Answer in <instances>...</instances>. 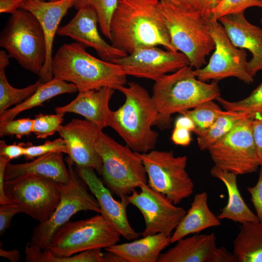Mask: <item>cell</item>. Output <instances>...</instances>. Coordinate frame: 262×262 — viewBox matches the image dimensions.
I'll return each mask as SVG.
<instances>
[{
	"mask_svg": "<svg viewBox=\"0 0 262 262\" xmlns=\"http://www.w3.org/2000/svg\"><path fill=\"white\" fill-rule=\"evenodd\" d=\"M121 234L101 214L68 221L52 236L47 249L26 245L27 262H86L85 250L106 248L116 244Z\"/></svg>",
	"mask_w": 262,
	"mask_h": 262,
	"instance_id": "6da1fadb",
	"label": "cell"
},
{
	"mask_svg": "<svg viewBox=\"0 0 262 262\" xmlns=\"http://www.w3.org/2000/svg\"><path fill=\"white\" fill-rule=\"evenodd\" d=\"M159 3V0H119L110 23L112 45L128 54L157 46L178 51L171 44Z\"/></svg>",
	"mask_w": 262,
	"mask_h": 262,
	"instance_id": "7a4b0ae2",
	"label": "cell"
},
{
	"mask_svg": "<svg viewBox=\"0 0 262 262\" xmlns=\"http://www.w3.org/2000/svg\"><path fill=\"white\" fill-rule=\"evenodd\" d=\"M53 78L72 83L78 92L109 87L117 90L127 82L118 64L98 59L77 42L65 43L53 56Z\"/></svg>",
	"mask_w": 262,
	"mask_h": 262,
	"instance_id": "3957f363",
	"label": "cell"
},
{
	"mask_svg": "<svg viewBox=\"0 0 262 262\" xmlns=\"http://www.w3.org/2000/svg\"><path fill=\"white\" fill-rule=\"evenodd\" d=\"M152 91V98L158 112L154 125L161 130L171 127L173 114L220 97L217 81L207 83L198 80L190 66L162 76L155 81Z\"/></svg>",
	"mask_w": 262,
	"mask_h": 262,
	"instance_id": "277c9868",
	"label": "cell"
},
{
	"mask_svg": "<svg viewBox=\"0 0 262 262\" xmlns=\"http://www.w3.org/2000/svg\"><path fill=\"white\" fill-rule=\"evenodd\" d=\"M118 91L125 97L124 103L112 111L109 127L133 151L147 153L155 147L159 134L153 130L158 112L152 96L138 83L132 82Z\"/></svg>",
	"mask_w": 262,
	"mask_h": 262,
	"instance_id": "5b68a950",
	"label": "cell"
},
{
	"mask_svg": "<svg viewBox=\"0 0 262 262\" xmlns=\"http://www.w3.org/2000/svg\"><path fill=\"white\" fill-rule=\"evenodd\" d=\"M159 7L171 44L188 58L196 69L206 65V57L215 49L208 20L186 11L168 0H159Z\"/></svg>",
	"mask_w": 262,
	"mask_h": 262,
	"instance_id": "8992f818",
	"label": "cell"
},
{
	"mask_svg": "<svg viewBox=\"0 0 262 262\" xmlns=\"http://www.w3.org/2000/svg\"><path fill=\"white\" fill-rule=\"evenodd\" d=\"M0 46L24 69L40 75L46 60L47 47L39 21L20 8L11 15L0 34Z\"/></svg>",
	"mask_w": 262,
	"mask_h": 262,
	"instance_id": "52a82bcc",
	"label": "cell"
},
{
	"mask_svg": "<svg viewBox=\"0 0 262 262\" xmlns=\"http://www.w3.org/2000/svg\"><path fill=\"white\" fill-rule=\"evenodd\" d=\"M96 149L102 163L101 175L106 186L120 198L147 184V176L137 152L102 131Z\"/></svg>",
	"mask_w": 262,
	"mask_h": 262,
	"instance_id": "ba28073f",
	"label": "cell"
},
{
	"mask_svg": "<svg viewBox=\"0 0 262 262\" xmlns=\"http://www.w3.org/2000/svg\"><path fill=\"white\" fill-rule=\"evenodd\" d=\"M145 166L147 184L177 205L194 192V183L186 171L187 157L174 152L152 150L137 152Z\"/></svg>",
	"mask_w": 262,
	"mask_h": 262,
	"instance_id": "9c48e42d",
	"label": "cell"
},
{
	"mask_svg": "<svg viewBox=\"0 0 262 262\" xmlns=\"http://www.w3.org/2000/svg\"><path fill=\"white\" fill-rule=\"evenodd\" d=\"M67 162L70 179L67 183H60L59 202L51 216L47 221L39 223L33 231L31 243L42 249L48 248L55 232L79 212H101L96 197L88 192L86 184L74 171L73 163L69 159Z\"/></svg>",
	"mask_w": 262,
	"mask_h": 262,
	"instance_id": "30bf717a",
	"label": "cell"
},
{
	"mask_svg": "<svg viewBox=\"0 0 262 262\" xmlns=\"http://www.w3.org/2000/svg\"><path fill=\"white\" fill-rule=\"evenodd\" d=\"M5 194L21 213L42 223L52 215L60 200V183L51 179L30 175L5 180Z\"/></svg>",
	"mask_w": 262,
	"mask_h": 262,
	"instance_id": "8fae6325",
	"label": "cell"
},
{
	"mask_svg": "<svg viewBox=\"0 0 262 262\" xmlns=\"http://www.w3.org/2000/svg\"><path fill=\"white\" fill-rule=\"evenodd\" d=\"M252 118L238 124L209 151L214 165L236 176L253 173L260 166L252 133Z\"/></svg>",
	"mask_w": 262,
	"mask_h": 262,
	"instance_id": "7c38bea8",
	"label": "cell"
},
{
	"mask_svg": "<svg viewBox=\"0 0 262 262\" xmlns=\"http://www.w3.org/2000/svg\"><path fill=\"white\" fill-rule=\"evenodd\" d=\"M208 25L215 44L214 51L206 66L194 69L196 77L204 82L232 77L247 84L253 82V77L248 70L246 49L234 46L218 20L210 18Z\"/></svg>",
	"mask_w": 262,
	"mask_h": 262,
	"instance_id": "4fadbf2b",
	"label": "cell"
},
{
	"mask_svg": "<svg viewBox=\"0 0 262 262\" xmlns=\"http://www.w3.org/2000/svg\"><path fill=\"white\" fill-rule=\"evenodd\" d=\"M140 188V192L134 190L127 196V198L144 217L145 228L141 235L162 233L171 236L185 215V210L177 206L166 196L154 190L148 184L141 185Z\"/></svg>",
	"mask_w": 262,
	"mask_h": 262,
	"instance_id": "5bb4252c",
	"label": "cell"
},
{
	"mask_svg": "<svg viewBox=\"0 0 262 262\" xmlns=\"http://www.w3.org/2000/svg\"><path fill=\"white\" fill-rule=\"evenodd\" d=\"M113 63L119 65L127 76L154 81L190 65L188 58L182 52L164 50L157 47L137 49Z\"/></svg>",
	"mask_w": 262,
	"mask_h": 262,
	"instance_id": "9a60e30c",
	"label": "cell"
},
{
	"mask_svg": "<svg viewBox=\"0 0 262 262\" xmlns=\"http://www.w3.org/2000/svg\"><path fill=\"white\" fill-rule=\"evenodd\" d=\"M102 131L86 119H72L58 133L66 143L70 160L77 166L92 168L101 175L102 163L96 145Z\"/></svg>",
	"mask_w": 262,
	"mask_h": 262,
	"instance_id": "2e32d148",
	"label": "cell"
},
{
	"mask_svg": "<svg viewBox=\"0 0 262 262\" xmlns=\"http://www.w3.org/2000/svg\"><path fill=\"white\" fill-rule=\"evenodd\" d=\"M95 11L86 6L80 8L73 18L59 27L57 34L69 37L84 48L94 49L101 59L113 63L128 55L125 51L107 43L100 35Z\"/></svg>",
	"mask_w": 262,
	"mask_h": 262,
	"instance_id": "e0dca14e",
	"label": "cell"
},
{
	"mask_svg": "<svg viewBox=\"0 0 262 262\" xmlns=\"http://www.w3.org/2000/svg\"><path fill=\"white\" fill-rule=\"evenodd\" d=\"M79 177L86 184L99 205L100 213L110 222L124 238L129 241L138 239L141 233L131 226L127 214L130 204L127 196L115 200L112 192L105 186L92 168L77 166Z\"/></svg>",
	"mask_w": 262,
	"mask_h": 262,
	"instance_id": "ac0fdd59",
	"label": "cell"
},
{
	"mask_svg": "<svg viewBox=\"0 0 262 262\" xmlns=\"http://www.w3.org/2000/svg\"><path fill=\"white\" fill-rule=\"evenodd\" d=\"M76 0L43 1L26 0L21 8L33 14L42 28L47 47L46 60L39 75L42 82H48L53 78L51 71V62L53 42L59 25L67 13L74 7Z\"/></svg>",
	"mask_w": 262,
	"mask_h": 262,
	"instance_id": "d6986e66",
	"label": "cell"
},
{
	"mask_svg": "<svg viewBox=\"0 0 262 262\" xmlns=\"http://www.w3.org/2000/svg\"><path fill=\"white\" fill-rule=\"evenodd\" d=\"M244 13L227 15L218 20L234 46L247 49L251 53L252 58L247 62V67L249 73L254 77L262 70V29L247 20Z\"/></svg>",
	"mask_w": 262,
	"mask_h": 262,
	"instance_id": "ffe728a7",
	"label": "cell"
},
{
	"mask_svg": "<svg viewBox=\"0 0 262 262\" xmlns=\"http://www.w3.org/2000/svg\"><path fill=\"white\" fill-rule=\"evenodd\" d=\"M115 90L103 87L80 92L69 103L56 107V113H71L82 115L99 129L109 126L111 111L109 103Z\"/></svg>",
	"mask_w": 262,
	"mask_h": 262,
	"instance_id": "44dd1931",
	"label": "cell"
},
{
	"mask_svg": "<svg viewBox=\"0 0 262 262\" xmlns=\"http://www.w3.org/2000/svg\"><path fill=\"white\" fill-rule=\"evenodd\" d=\"M34 175L51 179L61 184L67 183L70 179L62 152L48 153L22 164L8 163L5 170V180L20 177Z\"/></svg>",
	"mask_w": 262,
	"mask_h": 262,
	"instance_id": "7402d4cb",
	"label": "cell"
},
{
	"mask_svg": "<svg viewBox=\"0 0 262 262\" xmlns=\"http://www.w3.org/2000/svg\"><path fill=\"white\" fill-rule=\"evenodd\" d=\"M214 233L195 234L178 240L176 245L161 253L158 262H210L216 247Z\"/></svg>",
	"mask_w": 262,
	"mask_h": 262,
	"instance_id": "603a6c76",
	"label": "cell"
},
{
	"mask_svg": "<svg viewBox=\"0 0 262 262\" xmlns=\"http://www.w3.org/2000/svg\"><path fill=\"white\" fill-rule=\"evenodd\" d=\"M171 236L162 233L105 248L121 257L125 262H156L162 251L171 243Z\"/></svg>",
	"mask_w": 262,
	"mask_h": 262,
	"instance_id": "cb8c5ba5",
	"label": "cell"
},
{
	"mask_svg": "<svg viewBox=\"0 0 262 262\" xmlns=\"http://www.w3.org/2000/svg\"><path fill=\"white\" fill-rule=\"evenodd\" d=\"M220 220L210 210L206 192L197 194L191 207L170 237L171 243L189 234L198 233L208 228L218 227Z\"/></svg>",
	"mask_w": 262,
	"mask_h": 262,
	"instance_id": "d4e9b609",
	"label": "cell"
},
{
	"mask_svg": "<svg viewBox=\"0 0 262 262\" xmlns=\"http://www.w3.org/2000/svg\"><path fill=\"white\" fill-rule=\"evenodd\" d=\"M210 173L213 177L223 182L228 194L227 204L217 216L220 220L227 219L241 224L259 221L256 214L248 208L241 196L236 175L215 165L211 169Z\"/></svg>",
	"mask_w": 262,
	"mask_h": 262,
	"instance_id": "484cf974",
	"label": "cell"
},
{
	"mask_svg": "<svg viewBox=\"0 0 262 262\" xmlns=\"http://www.w3.org/2000/svg\"><path fill=\"white\" fill-rule=\"evenodd\" d=\"M77 91V87L74 84L53 78L48 82L42 83L35 92L23 101L0 115V123L14 119L20 113L41 106L45 101L57 96Z\"/></svg>",
	"mask_w": 262,
	"mask_h": 262,
	"instance_id": "4316f807",
	"label": "cell"
},
{
	"mask_svg": "<svg viewBox=\"0 0 262 262\" xmlns=\"http://www.w3.org/2000/svg\"><path fill=\"white\" fill-rule=\"evenodd\" d=\"M233 253L238 262H262V222L241 224L233 242Z\"/></svg>",
	"mask_w": 262,
	"mask_h": 262,
	"instance_id": "83f0119b",
	"label": "cell"
},
{
	"mask_svg": "<svg viewBox=\"0 0 262 262\" xmlns=\"http://www.w3.org/2000/svg\"><path fill=\"white\" fill-rule=\"evenodd\" d=\"M9 57L5 50L0 51V115L31 96L43 82L39 79L34 83L23 88L13 87L8 82L5 69L9 65Z\"/></svg>",
	"mask_w": 262,
	"mask_h": 262,
	"instance_id": "f1b7e54d",
	"label": "cell"
},
{
	"mask_svg": "<svg viewBox=\"0 0 262 262\" xmlns=\"http://www.w3.org/2000/svg\"><path fill=\"white\" fill-rule=\"evenodd\" d=\"M250 118L246 113L231 110L222 111L212 126L197 136V145L201 150L209 147L222 139L243 119Z\"/></svg>",
	"mask_w": 262,
	"mask_h": 262,
	"instance_id": "f546056e",
	"label": "cell"
},
{
	"mask_svg": "<svg viewBox=\"0 0 262 262\" xmlns=\"http://www.w3.org/2000/svg\"><path fill=\"white\" fill-rule=\"evenodd\" d=\"M222 111L213 100H209L198 104L192 110H186L180 114L192 120L195 126L194 132L199 136L212 126Z\"/></svg>",
	"mask_w": 262,
	"mask_h": 262,
	"instance_id": "4dcf8cb0",
	"label": "cell"
},
{
	"mask_svg": "<svg viewBox=\"0 0 262 262\" xmlns=\"http://www.w3.org/2000/svg\"><path fill=\"white\" fill-rule=\"evenodd\" d=\"M119 0H76L74 7L77 10L83 6L92 7L96 12L98 24L102 34L110 39V23Z\"/></svg>",
	"mask_w": 262,
	"mask_h": 262,
	"instance_id": "1f68e13d",
	"label": "cell"
},
{
	"mask_svg": "<svg viewBox=\"0 0 262 262\" xmlns=\"http://www.w3.org/2000/svg\"><path fill=\"white\" fill-rule=\"evenodd\" d=\"M216 100L226 110L246 113L250 118L262 115V83L246 98L237 101H229L220 97Z\"/></svg>",
	"mask_w": 262,
	"mask_h": 262,
	"instance_id": "d6a6232c",
	"label": "cell"
},
{
	"mask_svg": "<svg viewBox=\"0 0 262 262\" xmlns=\"http://www.w3.org/2000/svg\"><path fill=\"white\" fill-rule=\"evenodd\" d=\"M65 113L53 115L39 114L33 119V133L38 139H46L58 132L64 120Z\"/></svg>",
	"mask_w": 262,
	"mask_h": 262,
	"instance_id": "836d02e7",
	"label": "cell"
},
{
	"mask_svg": "<svg viewBox=\"0 0 262 262\" xmlns=\"http://www.w3.org/2000/svg\"><path fill=\"white\" fill-rule=\"evenodd\" d=\"M251 7L262 8V0H217L211 18L218 20L227 15L244 12Z\"/></svg>",
	"mask_w": 262,
	"mask_h": 262,
	"instance_id": "e575fe53",
	"label": "cell"
},
{
	"mask_svg": "<svg viewBox=\"0 0 262 262\" xmlns=\"http://www.w3.org/2000/svg\"><path fill=\"white\" fill-rule=\"evenodd\" d=\"M183 9L205 19L211 18L217 0H168Z\"/></svg>",
	"mask_w": 262,
	"mask_h": 262,
	"instance_id": "d590c367",
	"label": "cell"
},
{
	"mask_svg": "<svg viewBox=\"0 0 262 262\" xmlns=\"http://www.w3.org/2000/svg\"><path fill=\"white\" fill-rule=\"evenodd\" d=\"M52 152H62L67 154V149L65 141L61 137L53 141H46L44 144L33 146L28 144L25 147L24 156L26 160H33L35 158Z\"/></svg>",
	"mask_w": 262,
	"mask_h": 262,
	"instance_id": "8d00e7d4",
	"label": "cell"
},
{
	"mask_svg": "<svg viewBox=\"0 0 262 262\" xmlns=\"http://www.w3.org/2000/svg\"><path fill=\"white\" fill-rule=\"evenodd\" d=\"M33 119H15L0 123V136L15 135L18 139L33 132Z\"/></svg>",
	"mask_w": 262,
	"mask_h": 262,
	"instance_id": "74e56055",
	"label": "cell"
},
{
	"mask_svg": "<svg viewBox=\"0 0 262 262\" xmlns=\"http://www.w3.org/2000/svg\"><path fill=\"white\" fill-rule=\"evenodd\" d=\"M21 213L19 208L14 204H0V235L1 236L10 227L15 215Z\"/></svg>",
	"mask_w": 262,
	"mask_h": 262,
	"instance_id": "f35d334b",
	"label": "cell"
},
{
	"mask_svg": "<svg viewBox=\"0 0 262 262\" xmlns=\"http://www.w3.org/2000/svg\"><path fill=\"white\" fill-rule=\"evenodd\" d=\"M247 190L251 196V201L255 209L259 221L262 222V168H261L257 183L248 187Z\"/></svg>",
	"mask_w": 262,
	"mask_h": 262,
	"instance_id": "ab89813d",
	"label": "cell"
},
{
	"mask_svg": "<svg viewBox=\"0 0 262 262\" xmlns=\"http://www.w3.org/2000/svg\"><path fill=\"white\" fill-rule=\"evenodd\" d=\"M252 128L259 165L262 168V115L252 118Z\"/></svg>",
	"mask_w": 262,
	"mask_h": 262,
	"instance_id": "60d3db41",
	"label": "cell"
},
{
	"mask_svg": "<svg viewBox=\"0 0 262 262\" xmlns=\"http://www.w3.org/2000/svg\"><path fill=\"white\" fill-rule=\"evenodd\" d=\"M24 143L16 144V143L12 145H7L3 140L0 141V155L2 156L11 161L24 156L26 146L28 145Z\"/></svg>",
	"mask_w": 262,
	"mask_h": 262,
	"instance_id": "b9f144b4",
	"label": "cell"
},
{
	"mask_svg": "<svg viewBox=\"0 0 262 262\" xmlns=\"http://www.w3.org/2000/svg\"><path fill=\"white\" fill-rule=\"evenodd\" d=\"M190 132L185 129L175 127L171 136V140L177 145L187 146L192 141Z\"/></svg>",
	"mask_w": 262,
	"mask_h": 262,
	"instance_id": "7bdbcfd3",
	"label": "cell"
},
{
	"mask_svg": "<svg viewBox=\"0 0 262 262\" xmlns=\"http://www.w3.org/2000/svg\"><path fill=\"white\" fill-rule=\"evenodd\" d=\"M210 262H238L232 253L229 252L225 247L217 246L214 249Z\"/></svg>",
	"mask_w": 262,
	"mask_h": 262,
	"instance_id": "ee69618b",
	"label": "cell"
},
{
	"mask_svg": "<svg viewBox=\"0 0 262 262\" xmlns=\"http://www.w3.org/2000/svg\"><path fill=\"white\" fill-rule=\"evenodd\" d=\"M10 161L5 157L0 155V204L10 202L4 191L5 170L7 163Z\"/></svg>",
	"mask_w": 262,
	"mask_h": 262,
	"instance_id": "f6af8a7d",
	"label": "cell"
},
{
	"mask_svg": "<svg viewBox=\"0 0 262 262\" xmlns=\"http://www.w3.org/2000/svg\"><path fill=\"white\" fill-rule=\"evenodd\" d=\"M26 0H0V13L14 14Z\"/></svg>",
	"mask_w": 262,
	"mask_h": 262,
	"instance_id": "bcb514c9",
	"label": "cell"
},
{
	"mask_svg": "<svg viewBox=\"0 0 262 262\" xmlns=\"http://www.w3.org/2000/svg\"><path fill=\"white\" fill-rule=\"evenodd\" d=\"M175 127L184 128L191 132H194L195 128L192 120L189 117L183 115L176 119L175 122Z\"/></svg>",
	"mask_w": 262,
	"mask_h": 262,
	"instance_id": "7dc6e473",
	"label": "cell"
},
{
	"mask_svg": "<svg viewBox=\"0 0 262 262\" xmlns=\"http://www.w3.org/2000/svg\"><path fill=\"white\" fill-rule=\"evenodd\" d=\"M0 256L6 258L12 262H18L21 256L19 251L16 249L6 250L0 247Z\"/></svg>",
	"mask_w": 262,
	"mask_h": 262,
	"instance_id": "c3c4849f",
	"label": "cell"
},
{
	"mask_svg": "<svg viewBox=\"0 0 262 262\" xmlns=\"http://www.w3.org/2000/svg\"><path fill=\"white\" fill-rule=\"evenodd\" d=\"M43 0V1H55L57 0Z\"/></svg>",
	"mask_w": 262,
	"mask_h": 262,
	"instance_id": "681fc988",
	"label": "cell"
},
{
	"mask_svg": "<svg viewBox=\"0 0 262 262\" xmlns=\"http://www.w3.org/2000/svg\"><path fill=\"white\" fill-rule=\"evenodd\" d=\"M260 22H261V24L262 25V17L260 19Z\"/></svg>",
	"mask_w": 262,
	"mask_h": 262,
	"instance_id": "f907efd6",
	"label": "cell"
}]
</instances>
